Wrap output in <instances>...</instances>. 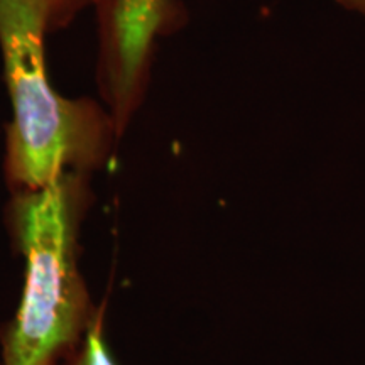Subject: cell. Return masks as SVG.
<instances>
[{"label":"cell","mask_w":365,"mask_h":365,"mask_svg":"<svg viewBox=\"0 0 365 365\" xmlns=\"http://www.w3.org/2000/svg\"><path fill=\"white\" fill-rule=\"evenodd\" d=\"M105 318H107V301L103 299L97 317L80 345L56 365H117L105 339Z\"/></svg>","instance_id":"4"},{"label":"cell","mask_w":365,"mask_h":365,"mask_svg":"<svg viewBox=\"0 0 365 365\" xmlns=\"http://www.w3.org/2000/svg\"><path fill=\"white\" fill-rule=\"evenodd\" d=\"M93 176L63 173L6 205L12 247L24 259L19 307L0 330L4 365H56L83 340L100 304L80 267V235L95 203Z\"/></svg>","instance_id":"1"},{"label":"cell","mask_w":365,"mask_h":365,"mask_svg":"<svg viewBox=\"0 0 365 365\" xmlns=\"http://www.w3.org/2000/svg\"><path fill=\"white\" fill-rule=\"evenodd\" d=\"M97 19L100 98L124 137L148 97L159 39L186 21L178 0H91Z\"/></svg>","instance_id":"3"},{"label":"cell","mask_w":365,"mask_h":365,"mask_svg":"<svg viewBox=\"0 0 365 365\" xmlns=\"http://www.w3.org/2000/svg\"><path fill=\"white\" fill-rule=\"evenodd\" d=\"M44 7L49 34L68 29L76 17L91 7V0H39Z\"/></svg>","instance_id":"5"},{"label":"cell","mask_w":365,"mask_h":365,"mask_svg":"<svg viewBox=\"0 0 365 365\" xmlns=\"http://www.w3.org/2000/svg\"><path fill=\"white\" fill-rule=\"evenodd\" d=\"M48 36L39 0H0V56L12 112L4 132L9 193L43 188L63 173L107 170L122 139L103 102L54 88L46 70Z\"/></svg>","instance_id":"2"},{"label":"cell","mask_w":365,"mask_h":365,"mask_svg":"<svg viewBox=\"0 0 365 365\" xmlns=\"http://www.w3.org/2000/svg\"><path fill=\"white\" fill-rule=\"evenodd\" d=\"M341 7H345L346 11L357 12L365 16V0H336Z\"/></svg>","instance_id":"6"}]
</instances>
